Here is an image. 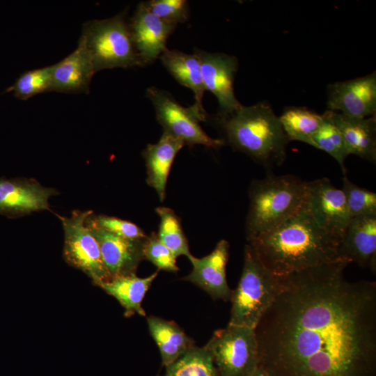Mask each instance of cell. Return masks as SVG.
<instances>
[{"label": "cell", "instance_id": "obj_1", "mask_svg": "<svg viewBox=\"0 0 376 376\" xmlns=\"http://www.w3.org/2000/svg\"><path fill=\"white\" fill-rule=\"evenodd\" d=\"M344 259L279 276L255 329L270 376H376V283L350 281Z\"/></svg>", "mask_w": 376, "mask_h": 376}, {"label": "cell", "instance_id": "obj_2", "mask_svg": "<svg viewBox=\"0 0 376 376\" xmlns=\"http://www.w3.org/2000/svg\"><path fill=\"white\" fill-rule=\"evenodd\" d=\"M247 242L277 276L343 259L340 241L318 224L304 204L281 224Z\"/></svg>", "mask_w": 376, "mask_h": 376}, {"label": "cell", "instance_id": "obj_3", "mask_svg": "<svg viewBox=\"0 0 376 376\" xmlns=\"http://www.w3.org/2000/svg\"><path fill=\"white\" fill-rule=\"evenodd\" d=\"M228 142L266 167L281 165L289 140L277 116L265 102L241 105L233 113L220 117Z\"/></svg>", "mask_w": 376, "mask_h": 376}, {"label": "cell", "instance_id": "obj_4", "mask_svg": "<svg viewBox=\"0 0 376 376\" xmlns=\"http://www.w3.org/2000/svg\"><path fill=\"white\" fill-rule=\"evenodd\" d=\"M306 182L290 175L255 180L249 187L245 233L249 240L296 213L303 205Z\"/></svg>", "mask_w": 376, "mask_h": 376}, {"label": "cell", "instance_id": "obj_5", "mask_svg": "<svg viewBox=\"0 0 376 376\" xmlns=\"http://www.w3.org/2000/svg\"><path fill=\"white\" fill-rule=\"evenodd\" d=\"M279 278L261 263L252 247H244V265L236 288L232 290L228 324L255 329L274 301Z\"/></svg>", "mask_w": 376, "mask_h": 376}, {"label": "cell", "instance_id": "obj_6", "mask_svg": "<svg viewBox=\"0 0 376 376\" xmlns=\"http://www.w3.org/2000/svg\"><path fill=\"white\" fill-rule=\"evenodd\" d=\"M125 15L123 12L111 18L84 24L80 38L90 54L95 72L114 68L143 66Z\"/></svg>", "mask_w": 376, "mask_h": 376}, {"label": "cell", "instance_id": "obj_7", "mask_svg": "<svg viewBox=\"0 0 376 376\" xmlns=\"http://www.w3.org/2000/svg\"><path fill=\"white\" fill-rule=\"evenodd\" d=\"M218 376H251L259 366L255 329L232 324L216 330L204 345Z\"/></svg>", "mask_w": 376, "mask_h": 376}, {"label": "cell", "instance_id": "obj_8", "mask_svg": "<svg viewBox=\"0 0 376 376\" xmlns=\"http://www.w3.org/2000/svg\"><path fill=\"white\" fill-rule=\"evenodd\" d=\"M92 210H75L70 217L57 215L64 232L63 255L70 266L81 270L93 283L107 281L111 276L103 262L99 244L86 224Z\"/></svg>", "mask_w": 376, "mask_h": 376}, {"label": "cell", "instance_id": "obj_9", "mask_svg": "<svg viewBox=\"0 0 376 376\" xmlns=\"http://www.w3.org/2000/svg\"><path fill=\"white\" fill-rule=\"evenodd\" d=\"M146 94L164 132L181 140L185 145L199 144L212 148L224 145V140L210 137L201 128L199 123L206 119L207 113L195 105L185 108L169 93L156 87L148 88Z\"/></svg>", "mask_w": 376, "mask_h": 376}, {"label": "cell", "instance_id": "obj_10", "mask_svg": "<svg viewBox=\"0 0 376 376\" xmlns=\"http://www.w3.org/2000/svg\"><path fill=\"white\" fill-rule=\"evenodd\" d=\"M304 204L318 224L340 242L352 219L342 189L327 178L306 182Z\"/></svg>", "mask_w": 376, "mask_h": 376}, {"label": "cell", "instance_id": "obj_11", "mask_svg": "<svg viewBox=\"0 0 376 376\" xmlns=\"http://www.w3.org/2000/svg\"><path fill=\"white\" fill-rule=\"evenodd\" d=\"M59 192L32 178H0V215L19 218L33 212L51 211L49 200Z\"/></svg>", "mask_w": 376, "mask_h": 376}, {"label": "cell", "instance_id": "obj_12", "mask_svg": "<svg viewBox=\"0 0 376 376\" xmlns=\"http://www.w3.org/2000/svg\"><path fill=\"white\" fill-rule=\"evenodd\" d=\"M201 69L205 91L217 97L220 117L233 113L242 105L237 100L233 88L235 72L238 67L236 57L224 53H210L196 49Z\"/></svg>", "mask_w": 376, "mask_h": 376}, {"label": "cell", "instance_id": "obj_13", "mask_svg": "<svg viewBox=\"0 0 376 376\" xmlns=\"http://www.w3.org/2000/svg\"><path fill=\"white\" fill-rule=\"evenodd\" d=\"M329 111L353 118L375 116L376 113V73L338 81L328 86Z\"/></svg>", "mask_w": 376, "mask_h": 376}, {"label": "cell", "instance_id": "obj_14", "mask_svg": "<svg viewBox=\"0 0 376 376\" xmlns=\"http://www.w3.org/2000/svg\"><path fill=\"white\" fill-rule=\"evenodd\" d=\"M176 26L157 17L143 2L139 3L129 22V27L143 65L152 63L159 58Z\"/></svg>", "mask_w": 376, "mask_h": 376}, {"label": "cell", "instance_id": "obj_15", "mask_svg": "<svg viewBox=\"0 0 376 376\" xmlns=\"http://www.w3.org/2000/svg\"><path fill=\"white\" fill-rule=\"evenodd\" d=\"M228 257L229 243L221 240L210 254L201 258L192 256L189 259L192 270L182 279L201 288L214 299L230 301L232 290L228 286L226 274Z\"/></svg>", "mask_w": 376, "mask_h": 376}, {"label": "cell", "instance_id": "obj_16", "mask_svg": "<svg viewBox=\"0 0 376 376\" xmlns=\"http://www.w3.org/2000/svg\"><path fill=\"white\" fill-rule=\"evenodd\" d=\"M87 226L99 244L103 262L111 279L136 273L140 262L144 260V239H127L104 230L88 224Z\"/></svg>", "mask_w": 376, "mask_h": 376}, {"label": "cell", "instance_id": "obj_17", "mask_svg": "<svg viewBox=\"0 0 376 376\" xmlns=\"http://www.w3.org/2000/svg\"><path fill=\"white\" fill-rule=\"evenodd\" d=\"M339 256L376 272V214L352 218L340 242Z\"/></svg>", "mask_w": 376, "mask_h": 376}, {"label": "cell", "instance_id": "obj_18", "mask_svg": "<svg viewBox=\"0 0 376 376\" xmlns=\"http://www.w3.org/2000/svg\"><path fill=\"white\" fill-rule=\"evenodd\" d=\"M95 73L90 54L79 38L77 47L68 56L53 65L49 92L88 93Z\"/></svg>", "mask_w": 376, "mask_h": 376}, {"label": "cell", "instance_id": "obj_19", "mask_svg": "<svg viewBox=\"0 0 376 376\" xmlns=\"http://www.w3.org/2000/svg\"><path fill=\"white\" fill-rule=\"evenodd\" d=\"M327 113L342 134L349 155L371 162L376 161V117L353 118L327 110Z\"/></svg>", "mask_w": 376, "mask_h": 376}, {"label": "cell", "instance_id": "obj_20", "mask_svg": "<svg viewBox=\"0 0 376 376\" xmlns=\"http://www.w3.org/2000/svg\"><path fill=\"white\" fill-rule=\"evenodd\" d=\"M185 143L170 134L163 132L156 143L148 144L143 152L145 159L146 182L163 201L166 197L167 180L172 164Z\"/></svg>", "mask_w": 376, "mask_h": 376}, {"label": "cell", "instance_id": "obj_21", "mask_svg": "<svg viewBox=\"0 0 376 376\" xmlns=\"http://www.w3.org/2000/svg\"><path fill=\"white\" fill-rule=\"evenodd\" d=\"M157 274L158 271L144 278L138 277L136 274L120 276L100 282L96 285L120 303L125 309V317L130 318L136 313L145 317L146 314L141 303Z\"/></svg>", "mask_w": 376, "mask_h": 376}, {"label": "cell", "instance_id": "obj_22", "mask_svg": "<svg viewBox=\"0 0 376 376\" xmlns=\"http://www.w3.org/2000/svg\"><path fill=\"white\" fill-rule=\"evenodd\" d=\"M159 58L163 65L175 80L192 91L195 98L194 105L201 112L206 113L202 104L205 88L203 82L200 61L196 53L189 54L166 48Z\"/></svg>", "mask_w": 376, "mask_h": 376}, {"label": "cell", "instance_id": "obj_23", "mask_svg": "<svg viewBox=\"0 0 376 376\" xmlns=\"http://www.w3.org/2000/svg\"><path fill=\"white\" fill-rule=\"evenodd\" d=\"M150 334L156 343L162 365H170L194 345V340L174 322L157 316L147 318Z\"/></svg>", "mask_w": 376, "mask_h": 376}, {"label": "cell", "instance_id": "obj_24", "mask_svg": "<svg viewBox=\"0 0 376 376\" xmlns=\"http://www.w3.org/2000/svg\"><path fill=\"white\" fill-rule=\"evenodd\" d=\"M279 118L289 141H299L307 144L310 143L311 136L324 122L322 114L305 107L285 108Z\"/></svg>", "mask_w": 376, "mask_h": 376}, {"label": "cell", "instance_id": "obj_25", "mask_svg": "<svg viewBox=\"0 0 376 376\" xmlns=\"http://www.w3.org/2000/svg\"><path fill=\"white\" fill-rule=\"evenodd\" d=\"M165 368L163 376H218L212 357L205 346L194 345Z\"/></svg>", "mask_w": 376, "mask_h": 376}, {"label": "cell", "instance_id": "obj_26", "mask_svg": "<svg viewBox=\"0 0 376 376\" xmlns=\"http://www.w3.org/2000/svg\"><path fill=\"white\" fill-rule=\"evenodd\" d=\"M155 212L160 220L157 233L159 239L176 258L185 256L189 259L193 255L178 215L166 207H156Z\"/></svg>", "mask_w": 376, "mask_h": 376}, {"label": "cell", "instance_id": "obj_27", "mask_svg": "<svg viewBox=\"0 0 376 376\" xmlns=\"http://www.w3.org/2000/svg\"><path fill=\"white\" fill-rule=\"evenodd\" d=\"M324 122L320 127L311 136L309 145L322 150L334 158L346 175L345 159L349 155L341 133L330 119L327 111L323 114Z\"/></svg>", "mask_w": 376, "mask_h": 376}, {"label": "cell", "instance_id": "obj_28", "mask_svg": "<svg viewBox=\"0 0 376 376\" xmlns=\"http://www.w3.org/2000/svg\"><path fill=\"white\" fill-rule=\"evenodd\" d=\"M52 70L53 65L27 70L19 76L7 91L13 92L19 100H27L37 94L49 92Z\"/></svg>", "mask_w": 376, "mask_h": 376}, {"label": "cell", "instance_id": "obj_29", "mask_svg": "<svg viewBox=\"0 0 376 376\" xmlns=\"http://www.w3.org/2000/svg\"><path fill=\"white\" fill-rule=\"evenodd\" d=\"M352 218L376 214V193L359 187L343 175L341 189Z\"/></svg>", "mask_w": 376, "mask_h": 376}, {"label": "cell", "instance_id": "obj_30", "mask_svg": "<svg viewBox=\"0 0 376 376\" xmlns=\"http://www.w3.org/2000/svg\"><path fill=\"white\" fill-rule=\"evenodd\" d=\"M86 223L127 239L143 240L147 237L139 226L128 220L115 217L95 215L93 212L86 219Z\"/></svg>", "mask_w": 376, "mask_h": 376}, {"label": "cell", "instance_id": "obj_31", "mask_svg": "<svg viewBox=\"0 0 376 376\" xmlns=\"http://www.w3.org/2000/svg\"><path fill=\"white\" fill-rule=\"evenodd\" d=\"M143 256L156 266L158 270L177 272L179 268L176 263V257L161 242L157 234L152 233L143 242Z\"/></svg>", "mask_w": 376, "mask_h": 376}, {"label": "cell", "instance_id": "obj_32", "mask_svg": "<svg viewBox=\"0 0 376 376\" xmlns=\"http://www.w3.org/2000/svg\"><path fill=\"white\" fill-rule=\"evenodd\" d=\"M143 3L159 18L176 25L187 21L189 17V3L185 0H151Z\"/></svg>", "mask_w": 376, "mask_h": 376}, {"label": "cell", "instance_id": "obj_33", "mask_svg": "<svg viewBox=\"0 0 376 376\" xmlns=\"http://www.w3.org/2000/svg\"><path fill=\"white\" fill-rule=\"evenodd\" d=\"M251 376H270L269 373L260 366L255 370Z\"/></svg>", "mask_w": 376, "mask_h": 376}]
</instances>
